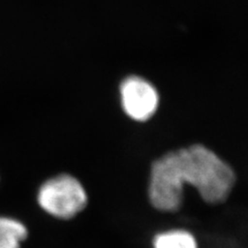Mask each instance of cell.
<instances>
[{"label": "cell", "mask_w": 248, "mask_h": 248, "mask_svg": "<svg viewBox=\"0 0 248 248\" xmlns=\"http://www.w3.org/2000/svg\"><path fill=\"white\" fill-rule=\"evenodd\" d=\"M180 179L191 185L209 204L226 201L236 182L234 170L211 149L201 144L175 150Z\"/></svg>", "instance_id": "1"}, {"label": "cell", "mask_w": 248, "mask_h": 248, "mask_svg": "<svg viewBox=\"0 0 248 248\" xmlns=\"http://www.w3.org/2000/svg\"><path fill=\"white\" fill-rule=\"evenodd\" d=\"M36 200L46 213L59 219H71L84 210L88 196L77 178L61 174L50 178L41 185Z\"/></svg>", "instance_id": "2"}, {"label": "cell", "mask_w": 248, "mask_h": 248, "mask_svg": "<svg viewBox=\"0 0 248 248\" xmlns=\"http://www.w3.org/2000/svg\"><path fill=\"white\" fill-rule=\"evenodd\" d=\"M183 189L175 151H170L153 161L148 195L155 209L161 212L177 211L182 205Z\"/></svg>", "instance_id": "3"}, {"label": "cell", "mask_w": 248, "mask_h": 248, "mask_svg": "<svg viewBox=\"0 0 248 248\" xmlns=\"http://www.w3.org/2000/svg\"><path fill=\"white\" fill-rule=\"evenodd\" d=\"M120 100L124 113L138 122L149 120L156 112L158 92L142 77H127L120 85Z\"/></svg>", "instance_id": "4"}, {"label": "cell", "mask_w": 248, "mask_h": 248, "mask_svg": "<svg viewBox=\"0 0 248 248\" xmlns=\"http://www.w3.org/2000/svg\"><path fill=\"white\" fill-rule=\"evenodd\" d=\"M28 235L23 222L7 216H0V248H21Z\"/></svg>", "instance_id": "5"}, {"label": "cell", "mask_w": 248, "mask_h": 248, "mask_svg": "<svg viewBox=\"0 0 248 248\" xmlns=\"http://www.w3.org/2000/svg\"><path fill=\"white\" fill-rule=\"evenodd\" d=\"M153 248H199L197 239L185 230H170L157 234Z\"/></svg>", "instance_id": "6"}]
</instances>
